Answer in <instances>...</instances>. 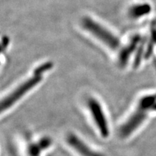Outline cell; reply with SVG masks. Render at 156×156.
Instances as JSON below:
<instances>
[{
    "mask_svg": "<svg viewBox=\"0 0 156 156\" xmlns=\"http://www.w3.org/2000/svg\"><path fill=\"white\" fill-rule=\"evenodd\" d=\"M53 63L47 62L37 67L30 77L24 80L13 88L10 92L7 93L0 99V115L8 111L14 106L23 98L28 95L35 87L43 81L44 74L51 69Z\"/></svg>",
    "mask_w": 156,
    "mask_h": 156,
    "instance_id": "1",
    "label": "cell"
},
{
    "mask_svg": "<svg viewBox=\"0 0 156 156\" xmlns=\"http://www.w3.org/2000/svg\"><path fill=\"white\" fill-rule=\"evenodd\" d=\"M80 25L85 32L109 50L115 51H120L122 48V44L119 36L95 19L89 16L83 17L81 19Z\"/></svg>",
    "mask_w": 156,
    "mask_h": 156,
    "instance_id": "2",
    "label": "cell"
},
{
    "mask_svg": "<svg viewBox=\"0 0 156 156\" xmlns=\"http://www.w3.org/2000/svg\"><path fill=\"white\" fill-rule=\"evenodd\" d=\"M153 111H156V93L144 95L138 101L134 112L120 127V136L124 138L131 135Z\"/></svg>",
    "mask_w": 156,
    "mask_h": 156,
    "instance_id": "3",
    "label": "cell"
},
{
    "mask_svg": "<svg viewBox=\"0 0 156 156\" xmlns=\"http://www.w3.org/2000/svg\"><path fill=\"white\" fill-rule=\"evenodd\" d=\"M87 107L101 136L107 137L109 135L108 121L101 103L95 98H90L87 100Z\"/></svg>",
    "mask_w": 156,
    "mask_h": 156,
    "instance_id": "4",
    "label": "cell"
},
{
    "mask_svg": "<svg viewBox=\"0 0 156 156\" xmlns=\"http://www.w3.org/2000/svg\"><path fill=\"white\" fill-rule=\"evenodd\" d=\"M66 140L68 145L80 156H105L103 154L92 149L76 134H69Z\"/></svg>",
    "mask_w": 156,
    "mask_h": 156,
    "instance_id": "5",
    "label": "cell"
},
{
    "mask_svg": "<svg viewBox=\"0 0 156 156\" xmlns=\"http://www.w3.org/2000/svg\"><path fill=\"white\" fill-rule=\"evenodd\" d=\"M151 12V5L145 2L134 4L128 9V16L132 20H139Z\"/></svg>",
    "mask_w": 156,
    "mask_h": 156,
    "instance_id": "6",
    "label": "cell"
},
{
    "mask_svg": "<svg viewBox=\"0 0 156 156\" xmlns=\"http://www.w3.org/2000/svg\"><path fill=\"white\" fill-rule=\"evenodd\" d=\"M7 45H8V40H4L2 41V43H0V56L2 52L5 51V48H7Z\"/></svg>",
    "mask_w": 156,
    "mask_h": 156,
    "instance_id": "7",
    "label": "cell"
},
{
    "mask_svg": "<svg viewBox=\"0 0 156 156\" xmlns=\"http://www.w3.org/2000/svg\"><path fill=\"white\" fill-rule=\"evenodd\" d=\"M13 156H17V155H13Z\"/></svg>",
    "mask_w": 156,
    "mask_h": 156,
    "instance_id": "8",
    "label": "cell"
}]
</instances>
